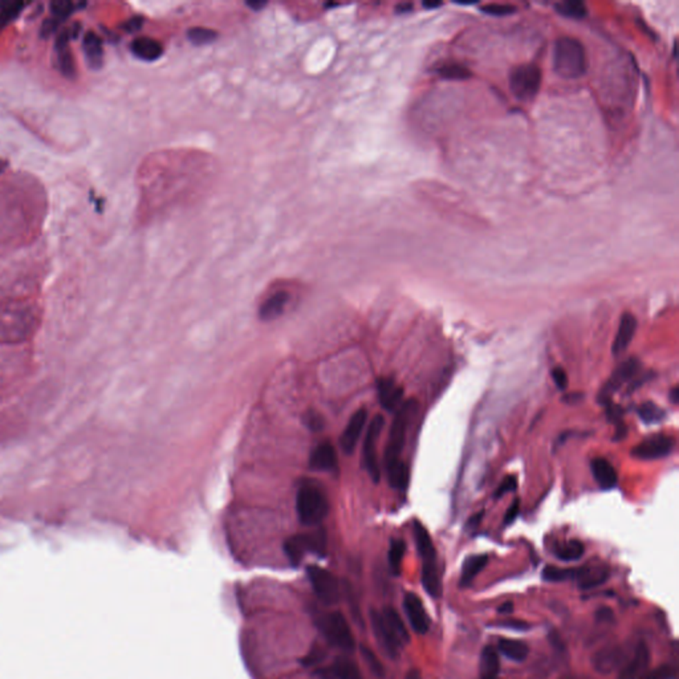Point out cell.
Instances as JSON below:
<instances>
[{
	"label": "cell",
	"mask_w": 679,
	"mask_h": 679,
	"mask_svg": "<svg viewBox=\"0 0 679 679\" xmlns=\"http://www.w3.org/2000/svg\"><path fill=\"white\" fill-rule=\"evenodd\" d=\"M552 68L565 80H576L585 76L588 60L581 41L571 36L559 37L553 46Z\"/></svg>",
	"instance_id": "obj_1"
},
{
	"label": "cell",
	"mask_w": 679,
	"mask_h": 679,
	"mask_svg": "<svg viewBox=\"0 0 679 679\" xmlns=\"http://www.w3.org/2000/svg\"><path fill=\"white\" fill-rule=\"evenodd\" d=\"M329 503L323 489L315 482H303L296 493V513L306 527L319 526L326 518Z\"/></svg>",
	"instance_id": "obj_2"
},
{
	"label": "cell",
	"mask_w": 679,
	"mask_h": 679,
	"mask_svg": "<svg viewBox=\"0 0 679 679\" xmlns=\"http://www.w3.org/2000/svg\"><path fill=\"white\" fill-rule=\"evenodd\" d=\"M417 409H418V402L415 400H408L402 402L401 406L397 409L385 449V455H384L385 467H389L391 464L401 462V454L405 446L409 424L411 418L414 417Z\"/></svg>",
	"instance_id": "obj_3"
},
{
	"label": "cell",
	"mask_w": 679,
	"mask_h": 679,
	"mask_svg": "<svg viewBox=\"0 0 679 679\" xmlns=\"http://www.w3.org/2000/svg\"><path fill=\"white\" fill-rule=\"evenodd\" d=\"M317 627L329 645L344 650L345 653H352L355 650L356 641L352 629L341 611L326 613L317 621Z\"/></svg>",
	"instance_id": "obj_4"
},
{
	"label": "cell",
	"mask_w": 679,
	"mask_h": 679,
	"mask_svg": "<svg viewBox=\"0 0 679 679\" xmlns=\"http://www.w3.org/2000/svg\"><path fill=\"white\" fill-rule=\"evenodd\" d=\"M283 551L289 562L295 567H297L303 561L306 553L324 556L326 551L325 532L323 529H319L311 533H299L291 536L283 544Z\"/></svg>",
	"instance_id": "obj_5"
},
{
	"label": "cell",
	"mask_w": 679,
	"mask_h": 679,
	"mask_svg": "<svg viewBox=\"0 0 679 679\" xmlns=\"http://www.w3.org/2000/svg\"><path fill=\"white\" fill-rule=\"evenodd\" d=\"M542 85V70L535 64H522L509 75V89L520 101L532 100Z\"/></svg>",
	"instance_id": "obj_6"
},
{
	"label": "cell",
	"mask_w": 679,
	"mask_h": 679,
	"mask_svg": "<svg viewBox=\"0 0 679 679\" xmlns=\"http://www.w3.org/2000/svg\"><path fill=\"white\" fill-rule=\"evenodd\" d=\"M385 420L382 415H375L366 429V434L362 444V462L368 474L378 483L381 479V469L377 458V442L384 430Z\"/></svg>",
	"instance_id": "obj_7"
},
{
	"label": "cell",
	"mask_w": 679,
	"mask_h": 679,
	"mask_svg": "<svg viewBox=\"0 0 679 679\" xmlns=\"http://www.w3.org/2000/svg\"><path fill=\"white\" fill-rule=\"evenodd\" d=\"M306 576L313 592L322 602L326 605H333L339 601V581L328 569L319 565H309L306 568Z\"/></svg>",
	"instance_id": "obj_8"
},
{
	"label": "cell",
	"mask_w": 679,
	"mask_h": 679,
	"mask_svg": "<svg viewBox=\"0 0 679 679\" xmlns=\"http://www.w3.org/2000/svg\"><path fill=\"white\" fill-rule=\"evenodd\" d=\"M80 32H81V24L75 23L69 28L63 30L60 34L57 35L56 43H55L57 67L60 69L61 75L69 80H73L76 77V66H75V60H73V56L70 52L69 41L72 39H77Z\"/></svg>",
	"instance_id": "obj_9"
},
{
	"label": "cell",
	"mask_w": 679,
	"mask_h": 679,
	"mask_svg": "<svg viewBox=\"0 0 679 679\" xmlns=\"http://www.w3.org/2000/svg\"><path fill=\"white\" fill-rule=\"evenodd\" d=\"M641 364L637 358H628L622 364H620L611 373V378L602 388L598 398L600 402L604 405L605 402L611 401V395L621 389L629 381H634L640 375Z\"/></svg>",
	"instance_id": "obj_10"
},
{
	"label": "cell",
	"mask_w": 679,
	"mask_h": 679,
	"mask_svg": "<svg viewBox=\"0 0 679 679\" xmlns=\"http://www.w3.org/2000/svg\"><path fill=\"white\" fill-rule=\"evenodd\" d=\"M674 447H676V440L673 437L665 434H656L645 438L640 444H637L631 450V454L634 458L656 460L670 455Z\"/></svg>",
	"instance_id": "obj_11"
},
{
	"label": "cell",
	"mask_w": 679,
	"mask_h": 679,
	"mask_svg": "<svg viewBox=\"0 0 679 679\" xmlns=\"http://www.w3.org/2000/svg\"><path fill=\"white\" fill-rule=\"evenodd\" d=\"M609 578V568L604 564L589 562L584 567L572 569V580L576 581L580 589L588 591L605 584Z\"/></svg>",
	"instance_id": "obj_12"
},
{
	"label": "cell",
	"mask_w": 679,
	"mask_h": 679,
	"mask_svg": "<svg viewBox=\"0 0 679 679\" xmlns=\"http://www.w3.org/2000/svg\"><path fill=\"white\" fill-rule=\"evenodd\" d=\"M371 622H372V629H373L377 642L380 644L381 649L385 651V654L388 657H391V660H395L400 654V649L402 647V645L398 642V640L391 633L388 624L384 620L382 613L375 611V609L371 611Z\"/></svg>",
	"instance_id": "obj_13"
},
{
	"label": "cell",
	"mask_w": 679,
	"mask_h": 679,
	"mask_svg": "<svg viewBox=\"0 0 679 679\" xmlns=\"http://www.w3.org/2000/svg\"><path fill=\"white\" fill-rule=\"evenodd\" d=\"M368 421V411L365 409H358L356 413L351 417L349 422L345 426L342 435L340 438V446L341 450L351 455L356 450L357 443L360 441L362 431L366 426Z\"/></svg>",
	"instance_id": "obj_14"
},
{
	"label": "cell",
	"mask_w": 679,
	"mask_h": 679,
	"mask_svg": "<svg viewBox=\"0 0 679 679\" xmlns=\"http://www.w3.org/2000/svg\"><path fill=\"white\" fill-rule=\"evenodd\" d=\"M404 609L413 630L418 634H426L430 629V618L421 598L417 594H406L404 598Z\"/></svg>",
	"instance_id": "obj_15"
},
{
	"label": "cell",
	"mask_w": 679,
	"mask_h": 679,
	"mask_svg": "<svg viewBox=\"0 0 679 679\" xmlns=\"http://www.w3.org/2000/svg\"><path fill=\"white\" fill-rule=\"evenodd\" d=\"M377 394L381 406L394 411L401 406L404 398V389L389 377H381L377 381Z\"/></svg>",
	"instance_id": "obj_16"
},
{
	"label": "cell",
	"mask_w": 679,
	"mask_h": 679,
	"mask_svg": "<svg viewBox=\"0 0 679 679\" xmlns=\"http://www.w3.org/2000/svg\"><path fill=\"white\" fill-rule=\"evenodd\" d=\"M309 466L317 471H333L337 467V451L329 442L319 443L309 455Z\"/></svg>",
	"instance_id": "obj_17"
},
{
	"label": "cell",
	"mask_w": 679,
	"mask_h": 679,
	"mask_svg": "<svg viewBox=\"0 0 679 679\" xmlns=\"http://www.w3.org/2000/svg\"><path fill=\"white\" fill-rule=\"evenodd\" d=\"M316 674L322 679H362L356 663L345 657H339Z\"/></svg>",
	"instance_id": "obj_18"
},
{
	"label": "cell",
	"mask_w": 679,
	"mask_h": 679,
	"mask_svg": "<svg viewBox=\"0 0 679 679\" xmlns=\"http://www.w3.org/2000/svg\"><path fill=\"white\" fill-rule=\"evenodd\" d=\"M637 329V320L631 313H624L620 322V326L616 335V339L611 345V355L620 356L622 355L630 345L631 340L634 339V333Z\"/></svg>",
	"instance_id": "obj_19"
},
{
	"label": "cell",
	"mask_w": 679,
	"mask_h": 679,
	"mask_svg": "<svg viewBox=\"0 0 679 679\" xmlns=\"http://www.w3.org/2000/svg\"><path fill=\"white\" fill-rule=\"evenodd\" d=\"M625 660V653L620 647H607L596 653L592 658L594 669L602 674H609L621 666Z\"/></svg>",
	"instance_id": "obj_20"
},
{
	"label": "cell",
	"mask_w": 679,
	"mask_h": 679,
	"mask_svg": "<svg viewBox=\"0 0 679 679\" xmlns=\"http://www.w3.org/2000/svg\"><path fill=\"white\" fill-rule=\"evenodd\" d=\"M591 470L597 484L602 490H611L618 483V475L611 462L604 458H596L591 463Z\"/></svg>",
	"instance_id": "obj_21"
},
{
	"label": "cell",
	"mask_w": 679,
	"mask_h": 679,
	"mask_svg": "<svg viewBox=\"0 0 679 679\" xmlns=\"http://www.w3.org/2000/svg\"><path fill=\"white\" fill-rule=\"evenodd\" d=\"M130 50L136 57L144 61H155L164 55L162 44L148 36H141L135 39L132 41Z\"/></svg>",
	"instance_id": "obj_22"
},
{
	"label": "cell",
	"mask_w": 679,
	"mask_h": 679,
	"mask_svg": "<svg viewBox=\"0 0 679 679\" xmlns=\"http://www.w3.org/2000/svg\"><path fill=\"white\" fill-rule=\"evenodd\" d=\"M289 293L286 291H279L270 296L259 308V317L264 322H271L283 315L288 304Z\"/></svg>",
	"instance_id": "obj_23"
},
{
	"label": "cell",
	"mask_w": 679,
	"mask_h": 679,
	"mask_svg": "<svg viewBox=\"0 0 679 679\" xmlns=\"http://www.w3.org/2000/svg\"><path fill=\"white\" fill-rule=\"evenodd\" d=\"M83 50L88 66L92 69H100L104 64V46L101 37L93 31L86 32L83 40Z\"/></svg>",
	"instance_id": "obj_24"
},
{
	"label": "cell",
	"mask_w": 679,
	"mask_h": 679,
	"mask_svg": "<svg viewBox=\"0 0 679 679\" xmlns=\"http://www.w3.org/2000/svg\"><path fill=\"white\" fill-rule=\"evenodd\" d=\"M650 663V651L645 644H640L637 647L636 656L633 660L625 666L620 679H634L638 677Z\"/></svg>",
	"instance_id": "obj_25"
},
{
	"label": "cell",
	"mask_w": 679,
	"mask_h": 679,
	"mask_svg": "<svg viewBox=\"0 0 679 679\" xmlns=\"http://www.w3.org/2000/svg\"><path fill=\"white\" fill-rule=\"evenodd\" d=\"M479 671L482 679H496L500 673V661L493 646H484L480 654Z\"/></svg>",
	"instance_id": "obj_26"
},
{
	"label": "cell",
	"mask_w": 679,
	"mask_h": 679,
	"mask_svg": "<svg viewBox=\"0 0 679 679\" xmlns=\"http://www.w3.org/2000/svg\"><path fill=\"white\" fill-rule=\"evenodd\" d=\"M414 538H415V543L418 547V552H420L424 562L435 561L437 553H435L434 544L430 538L429 531L426 529V527L421 522H414Z\"/></svg>",
	"instance_id": "obj_27"
},
{
	"label": "cell",
	"mask_w": 679,
	"mask_h": 679,
	"mask_svg": "<svg viewBox=\"0 0 679 679\" xmlns=\"http://www.w3.org/2000/svg\"><path fill=\"white\" fill-rule=\"evenodd\" d=\"M422 585L427 594L438 598L442 593L441 578L435 561H426L422 567Z\"/></svg>",
	"instance_id": "obj_28"
},
{
	"label": "cell",
	"mask_w": 679,
	"mask_h": 679,
	"mask_svg": "<svg viewBox=\"0 0 679 679\" xmlns=\"http://www.w3.org/2000/svg\"><path fill=\"white\" fill-rule=\"evenodd\" d=\"M382 616H384V620L385 622L388 624V627L391 630V633L394 634V637L398 640V642L401 645H406L410 641V636H409L408 629L405 627L401 616L398 614V611H395L394 608L391 607H386L382 609Z\"/></svg>",
	"instance_id": "obj_29"
},
{
	"label": "cell",
	"mask_w": 679,
	"mask_h": 679,
	"mask_svg": "<svg viewBox=\"0 0 679 679\" xmlns=\"http://www.w3.org/2000/svg\"><path fill=\"white\" fill-rule=\"evenodd\" d=\"M489 562L487 555H473L469 556L462 567V575H460V585L467 587L471 584V581L486 568Z\"/></svg>",
	"instance_id": "obj_30"
},
{
	"label": "cell",
	"mask_w": 679,
	"mask_h": 679,
	"mask_svg": "<svg viewBox=\"0 0 679 679\" xmlns=\"http://www.w3.org/2000/svg\"><path fill=\"white\" fill-rule=\"evenodd\" d=\"M498 647H499V651L507 657L511 661H515V662H522L524 661L528 654H529V649H528V645L524 644L523 641H519V640H509V638H500L498 641Z\"/></svg>",
	"instance_id": "obj_31"
},
{
	"label": "cell",
	"mask_w": 679,
	"mask_h": 679,
	"mask_svg": "<svg viewBox=\"0 0 679 679\" xmlns=\"http://www.w3.org/2000/svg\"><path fill=\"white\" fill-rule=\"evenodd\" d=\"M386 469V476H388V482L391 484L393 489L395 490H406V487L409 486V480H410V471H409V466L405 463V462H398L395 464H391L389 467H385Z\"/></svg>",
	"instance_id": "obj_32"
},
{
	"label": "cell",
	"mask_w": 679,
	"mask_h": 679,
	"mask_svg": "<svg viewBox=\"0 0 679 679\" xmlns=\"http://www.w3.org/2000/svg\"><path fill=\"white\" fill-rule=\"evenodd\" d=\"M585 552L584 544L578 540H569L567 543L560 544L555 548V556L561 561H578L582 558Z\"/></svg>",
	"instance_id": "obj_33"
},
{
	"label": "cell",
	"mask_w": 679,
	"mask_h": 679,
	"mask_svg": "<svg viewBox=\"0 0 679 679\" xmlns=\"http://www.w3.org/2000/svg\"><path fill=\"white\" fill-rule=\"evenodd\" d=\"M641 421L646 424H656L662 422L666 417V411L651 401L644 402L637 409Z\"/></svg>",
	"instance_id": "obj_34"
},
{
	"label": "cell",
	"mask_w": 679,
	"mask_h": 679,
	"mask_svg": "<svg viewBox=\"0 0 679 679\" xmlns=\"http://www.w3.org/2000/svg\"><path fill=\"white\" fill-rule=\"evenodd\" d=\"M405 551H406V544L404 540H401V539H393L391 540L389 552H388V561H389L391 572L394 575H398L401 571V564H402V559L405 556Z\"/></svg>",
	"instance_id": "obj_35"
},
{
	"label": "cell",
	"mask_w": 679,
	"mask_h": 679,
	"mask_svg": "<svg viewBox=\"0 0 679 679\" xmlns=\"http://www.w3.org/2000/svg\"><path fill=\"white\" fill-rule=\"evenodd\" d=\"M555 7L560 15L569 17V19H582L587 15L585 4L582 1H578V0L560 1Z\"/></svg>",
	"instance_id": "obj_36"
},
{
	"label": "cell",
	"mask_w": 679,
	"mask_h": 679,
	"mask_svg": "<svg viewBox=\"0 0 679 679\" xmlns=\"http://www.w3.org/2000/svg\"><path fill=\"white\" fill-rule=\"evenodd\" d=\"M24 6L23 1H0V31L19 17Z\"/></svg>",
	"instance_id": "obj_37"
},
{
	"label": "cell",
	"mask_w": 679,
	"mask_h": 679,
	"mask_svg": "<svg viewBox=\"0 0 679 679\" xmlns=\"http://www.w3.org/2000/svg\"><path fill=\"white\" fill-rule=\"evenodd\" d=\"M438 75L446 80H467L471 77V72L467 67L459 63H447L438 69Z\"/></svg>",
	"instance_id": "obj_38"
},
{
	"label": "cell",
	"mask_w": 679,
	"mask_h": 679,
	"mask_svg": "<svg viewBox=\"0 0 679 679\" xmlns=\"http://www.w3.org/2000/svg\"><path fill=\"white\" fill-rule=\"evenodd\" d=\"M52 17L63 23L76 11V4L70 0H53L50 4Z\"/></svg>",
	"instance_id": "obj_39"
},
{
	"label": "cell",
	"mask_w": 679,
	"mask_h": 679,
	"mask_svg": "<svg viewBox=\"0 0 679 679\" xmlns=\"http://www.w3.org/2000/svg\"><path fill=\"white\" fill-rule=\"evenodd\" d=\"M218 34L214 31V30H210V28H204V27H194V28H190L187 31V37L188 40L193 43V44H197V46H202V44H208L211 41H214L217 39Z\"/></svg>",
	"instance_id": "obj_40"
},
{
	"label": "cell",
	"mask_w": 679,
	"mask_h": 679,
	"mask_svg": "<svg viewBox=\"0 0 679 679\" xmlns=\"http://www.w3.org/2000/svg\"><path fill=\"white\" fill-rule=\"evenodd\" d=\"M543 578L545 581H551V582L572 580V569H561L553 565H547L544 568Z\"/></svg>",
	"instance_id": "obj_41"
},
{
	"label": "cell",
	"mask_w": 679,
	"mask_h": 679,
	"mask_svg": "<svg viewBox=\"0 0 679 679\" xmlns=\"http://www.w3.org/2000/svg\"><path fill=\"white\" fill-rule=\"evenodd\" d=\"M361 651H362V656H364L365 662L368 663V666H369V669H371V671L373 673L374 676L378 677V678H384L385 677L384 666H382V663L377 660V657H375L373 651L369 650L368 647H364V646H362Z\"/></svg>",
	"instance_id": "obj_42"
},
{
	"label": "cell",
	"mask_w": 679,
	"mask_h": 679,
	"mask_svg": "<svg viewBox=\"0 0 679 679\" xmlns=\"http://www.w3.org/2000/svg\"><path fill=\"white\" fill-rule=\"evenodd\" d=\"M482 11L484 14H489V15H493V17H506V15H509V14H513L516 11V7H513L511 4L491 3V4L483 6L482 7Z\"/></svg>",
	"instance_id": "obj_43"
},
{
	"label": "cell",
	"mask_w": 679,
	"mask_h": 679,
	"mask_svg": "<svg viewBox=\"0 0 679 679\" xmlns=\"http://www.w3.org/2000/svg\"><path fill=\"white\" fill-rule=\"evenodd\" d=\"M516 489H518V478L515 475L506 476V478L502 480L500 486L495 490V493H493V498H495V499H499V498L504 496L506 493L515 491Z\"/></svg>",
	"instance_id": "obj_44"
},
{
	"label": "cell",
	"mask_w": 679,
	"mask_h": 679,
	"mask_svg": "<svg viewBox=\"0 0 679 679\" xmlns=\"http://www.w3.org/2000/svg\"><path fill=\"white\" fill-rule=\"evenodd\" d=\"M674 678V671L670 666H661L660 669H656L650 673H647L642 679H673Z\"/></svg>",
	"instance_id": "obj_45"
},
{
	"label": "cell",
	"mask_w": 679,
	"mask_h": 679,
	"mask_svg": "<svg viewBox=\"0 0 679 679\" xmlns=\"http://www.w3.org/2000/svg\"><path fill=\"white\" fill-rule=\"evenodd\" d=\"M60 24H61V23H60L59 20L53 19V17L47 19V20L43 23L41 28H40V36H41V37H44V39L50 37V36H52V35L55 34V32L57 31V28L60 27Z\"/></svg>",
	"instance_id": "obj_46"
},
{
	"label": "cell",
	"mask_w": 679,
	"mask_h": 679,
	"mask_svg": "<svg viewBox=\"0 0 679 679\" xmlns=\"http://www.w3.org/2000/svg\"><path fill=\"white\" fill-rule=\"evenodd\" d=\"M551 374H552L553 382L556 384V386L560 391H565L568 388V375L562 368H555Z\"/></svg>",
	"instance_id": "obj_47"
},
{
	"label": "cell",
	"mask_w": 679,
	"mask_h": 679,
	"mask_svg": "<svg viewBox=\"0 0 679 679\" xmlns=\"http://www.w3.org/2000/svg\"><path fill=\"white\" fill-rule=\"evenodd\" d=\"M519 512H520V499H515L512 502V504L509 506V509H507L506 512V516H504V524L506 526H509L515 522V519L519 516Z\"/></svg>",
	"instance_id": "obj_48"
},
{
	"label": "cell",
	"mask_w": 679,
	"mask_h": 679,
	"mask_svg": "<svg viewBox=\"0 0 679 679\" xmlns=\"http://www.w3.org/2000/svg\"><path fill=\"white\" fill-rule=\"evenodd\" d=\"M306 424L311 429V431H320V429L323 427V418L317 415L315 411H311L308 415H306Z\"/></svg>",
	"instance_id": "obj_49"
},
{
	"label": "cell",
	"mask_w": 679,
	"mask_h": 679,
	"mask_svg": "<svg viewBox=\"0 0 679 679\" xmlns=\"http://www.w3.org/2000/svg\"><path fill=\"white\" fill-rule=\"evenodd\" d=\"M596 620L598 622H613L614 621V611H611V608L608 607H604V608H600L598 611H596L594 614Z\"/></svg>",
	"instance_id": "obj_50"
},
{
	"label": "cell",
	"mask_w": 679,
	"mask_h": 679,
	"mask_svg": "<svg viewBox=\"0 0 679 679\" xmlns=\"http://www.w3.org/2000/svg\"><path fill=\"white\" fill-rule=\"evenodd\" d=\"M324 656H325V654H323V651H322V650H319V649H312V650H311V653H309V654L306 656V658H304V665H306V666H315V665H317V663L323 661Z\"/></svg>",
	"instance_id": "obj_51"
},
{
	"label": "cell",
	"mask_w": 679,
	"mask_h": 679,
	"mask_svg": "<svg viewBox=\"0 0 679 679\" xmlns=\"http://www.w3.org/2000/svg\"><path fill=\"white\" fill-rule=\"evenodd\" d=\"M142 26V17H136L133 19H130L126 24H125V30L128 32H135L137 30H139Z\"/></svg>",
	"instance_id": "obj_52"
},
{
	"label": "cell",
	"mask_w": 679,
	"mask_h": 679,
	"mask_svg": "<svg viewBox=\"0 0 679 679\" xmlns=\"http://www.w3.org/2000/svg\"><path fill=\"white\" fill-rule=\"evenodd\" d=\"M502 625H506V628L516 629V630H527L529 628L528 624L523 622V621H512V620L502 622Z\"/></svg>",
	"instance_id": "obj_53"
},
{
	"label": "cell",
	"mask_w": 679,
	"mask_h": 679,
	"mask_svg": "<svg viewBox=\"0 0 679 679\" xmlns=\"http://www.w3.org/2000/svg\"><path fill=\"white\" fill-rule=\"evenodd\" d=\"M582 398H584V395H582V394H573V393H572V394H569V395H565V397H564V401H565V402H569V404H576L578 401H581Z\"/></svg>",
	"instance_id": "obj_54"
},
{
	"label": "cell",
	"mask_w": 679,
	"mask_h": 679,
	"mask_svg": "<svg viewBox=\"0 0 679 679\" xmlns=\"http://www.w3.org/2000/svg\"><path fill=\"white\" fill-rule=\"evenodd\" d=\"M669 398L673 404H678L679 401V388L678 386H674L671 391H670V394H669Z\"/></svg>",
	"instance_id": "obj_55"
},
{
	"label": "cell",
	"mask_w": 679,
	"mask_h": 679,
	"mask_svg": "<svg viewBox=\"0 0 679 679\" xmlns=\"http://www.w3.org/2000/svg\"><path fill=\"white\" fill-rule=\"evenodd\" d=\"M482 518H483V512H479V513H476L475 516H473V518H471V519L469 520V523H467V526L469 527L478 526V524L480 523V520H482Z\"/></svg>",
	"instance_id": "obj_56"
},
{
	"label": "cell",
	"mask_w": 679,
	"mask_h": 679,
	"mask_svg": "<svg viewBox=\"0 0 679 679\" xmlns=\"http://www.w3.org/2000/svg\"><path fill=\"white\" fill-rule=\"evenodd\" d=\"M512 611H513V604L512 602H506V604H503L499 608V613H502V614H509Z\"/></svg>",
	"instance_id": "obj_57"
},
{
	"label": "cell",
	"mask_w": 679,
	"mask_h": 679,
	"mask_svg": "<svg viewBox=\"0 0 679 679\" xmlns=\"http://www.w3.org/2000/svg\"><path fill=\"white\" fill-rule=\"evenodd\" d=\"M405 679H422V676H421V671L417 670V669H411L406 674Z\"/></svg>",
	"instance_id": "obj_58"
},
{
	"label": "cell",
	"mask_w": 679,
	"mask_h": 679,
	"mask_svg": "<svg viewBox=\"0 0 679 679\" xmlns=\"http://www.w3.org/2000/svg\"><path fill=\"white\" fill-rule=\"evenodd\" d=\"M267 3L266 1H247V6H250L251 8H254L255 11H259L260 8H263Z\"/></svg>",
	"instance_id": "obj_59"
},
{
	"label": "cell",
	"mask_w": 679,
	"mask_h": 679,
	"mask_svg": "<svg viewBox=\"0 0 679 679\" xmlns=\"http://www.w3.org/2000/svg\"><path fill=\"white\" fill-rule=\"evenodd\" d=\"M408 10H411V4H400L397 7V12H409Z\"/></svg>",
	"instance_id": "obj_60"
},
{
	"label": "cell",
	"mask_w": 679,
	"mask_h": 679,
	"mask_svg": "<svg viewBox=\"0 0 679 679\" xmlns=\"http://www.w3.org/2000/svg\"><path fill=\"white\" fill-rule=\"evenodd\" d=\"M8 165H10V164H8V161H7V159L0 158V174H3V173L7 170Z\"/></svg>",
	"instance_id": "obj_61"
},
{
	"label": "cell",
	"mask_w": 679,
	"mask_h": 679,
	"mask_svg": "<svg viewBox=\"0 0 679 679\" xmlns=\"http://www.w3.org/2000/svg\"><path fill=\"white\" fill-rule=\"evenodd\" d=\"M442 3H435V1H431V3H424V8H437V7H441Z\"/></svg>",
	"instance_id": "obj_62"
}]
</instances>
